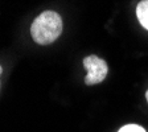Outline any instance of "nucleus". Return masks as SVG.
Returning a JSON list of instances; mask_svg holds the SVG:
<instances>
[{"label":"nucleus","instance_id":"f03ea898","mask_svg":"<svg viewBox=\"0 0 148 132\" xmlns=\"http://www.w3.org/2000/svg\"><path fill=\"white\" fill-rule=\"evenodd\" d=\"M83 66L87 70V75L85 78V83L87 86L98 85L107 77V64L105 60L99 58L98 55L91 54L87 55L86 58H83Z\"/></svg>","mask_w":148,"mask_h":132},{"label":"nucleus","instance_id":"20e7f679","mask_svg":"<svg viewBox=\"0 0 148 132\" xmlns=\"http://www.w3.org/2000/svg\"><path fill=\"white\" fill-rule=\"evenodd\" d=\"M118 132H145V129L138 124H127V126L122 127Z\"/></svg>","mask_w":148,"mask_h":132},{"label":"nucleus","instance_id":"39448f33","mask_svg":"<svg viewBox=\"0 0 148 132\" xmlns=\"http://www.w3.org/2000/svg\"><path fill=\"white\" fill-rule=\"evenodd\" d=\"M145 98H147V102H148V90H147V92H145Z\"/></svg>","mask_w":148,"mask_h":132},{"label":"nucleus","instance_id":"7ed1b4c3","mask_svg":"<svg viewBox=\"0 0 148 132\" xmlns=\"http://www.w3.org/2000/svg\"><path fill=\"white\" fill-rule=\"evenodd\" d=\"M136 16L139 23L148 31V0H142L136 7Z\"/></svg>","mask_w":148,"mask_h":132},{"label":"nucleus","instance_id":"f257e3e1","mask_svg":"<svg viewBox=\"0 0 148 132\" xmlns=\"http://www.w3.org/2000/svg\"><path fill=\"white\" fill-rule=\"evenodd\" d=\"M64 29L62 17L54 11H45L38 15L31 25V36L38 45H49L61 36Z\"/></svg>","mask_w":148,"mask_h":132},{"label":"nucleus","instance_id":"423d86ee","mask_svg":"<svg viewBox=\"0 0 148 132\" xmlns=\"http://www.w3.org/2000/svg\"><path fill=\"white\" fill-rule=\"evenodd\" d=\"M3 73V68H1V66H0V74Z\"/></svg>","mask_w":148,"mask_h":132}]
</instances>
